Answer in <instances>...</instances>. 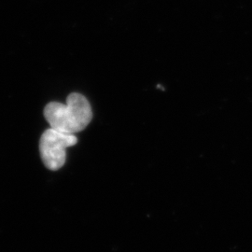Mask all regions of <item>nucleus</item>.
Instances as JSON below:
<instances>
[{
  "mask_svg": "<svg viewBox=\"0 0 252 252\" xmlns=\"http://www.w3.org/2000/svg\"><path fill=\"white\" fill-rule=\"evenodd\" d=\"M44 117L52 128L75 135L89 126L93 119V110L84 95L71 93L66 98V104L49 103L44 108Z\"/></svg>",
  "mask_w": 252,
  "mask_h": 252,
  "instance_id": "1",
  "label": "nucleus"
},
{
  "mask_svg": "<svg viewBox=\"0 0 252 252\" xmlns=\"http://www.w3.org/2000/svg\"><path fill=\"white\" fill-rule=\"evenodd\" d=\"M74 134H67L49 128L39 140V153L42 162L49 170L57 171L65 163L66 149L77 144Z\"/></svg>",
  "mask_w": 252,
  "mask_h": 252,
  "instance_id": "2",
  "label": "nucleus"
}]
</instances>
